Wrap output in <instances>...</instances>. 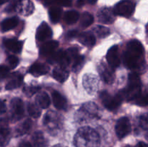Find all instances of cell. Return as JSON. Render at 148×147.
<instances>
[{"label": "cell", "instance_id": "484cf974", "mask_svg": "<svg viewBox=\"0 0 148 147\" xmlns=\"http://www.w3.org/2000/svg\"><path fill=\"white\" fill-rule=\"evenodd\" d=\"M18 18L17 17H10V18L5 19L1 23V30L6 32L14 28L18 24Z\"/></svg>", "mask_w": 148, "mask_h": 147}, {"label": "cell", "instance_id": "8fae6325", "mask_svg": "<svg viewBox=\"0 0 148 147\" xmlns=\"http://www.w3.org/2000/svg\"><path fill=\"white\" fill-rule=\"evenodd\" d=\"M49 59H48V61H49V63H59L60 65V66L62 67L65 68L67 65L69 64V63L71 62L70 59H69V56L67 55L66 51H64V50H59V51L53 53L49 56Z\"/></svg>", "mask_w": 148, "mask_h": 147}, {"label": "cell", "instance_id": "e0dca14e", "mask_svg": "<svg viewBox=\"0 0 148 147\" xmlns=\"http://www.w3.org/2000/svg\"><path fill=\"white\" fill-rule=\"evenodd\" d=\"M10 138V131L7 126L6 120H0V146L7 145Z\"/></svg>", "mask_w": 148, "mask_h": 147}, {"label": "cell", "instance_id": "ab89813d", "mask_svg": "<svg viewBox=\"0 0 148 147\" xmlns=\"http://www.w3.org/2000/svg\"><path fill=\"white\" fill-rule=\"evenodd\" d=\"M97 1L98 0H77V6L82 7L84 4H86V3L93 5V4H95L97 2Z\"/></svg>", "mask_w": 148, "mask_h": 147}, {"label": "cell", "instance_id": "4dcf8cb0", "mask_svg": "<svg viewBox=\"0 0 148 147\" xmlns=\"http://www.w3.org/2000/svg\"><path fill=\"white\" fill-rule=\"evenodd\" d=\"M94 21L93 16L89 12H84L80 18V26L82 28H86L92 24Z\"/></svg>", "mask_w": 148, "mask_h": 147}, {"label": "cell", "instance_id": "b9f144b4", "mask_svg": "<svg viewBox=\"0 0 148 147\" xmlns=\"http://www.w3.org/2000/svg\"><path fill=\"white\" fill-rule=\"evenodd\" d=\"M78 32L77 30H71L69 31V33H67V37L69 38H72V37H77L78 35Z\"/></svg>", "mask_w": 148, "mask_h": 147}, {"label": "cell", "instance_id": "836d02e7", "mask_svg": "<svg viewBox=\"0 0 148 147\" xmlns=\"http://www.w3.org/2000/svg\"><path fill=\"white\" fill-rule=\"evenodd\" d=\"M84 63V56L78 55L76 58L73 60V65H72V69L75 71H78L82 67V65Z\"/></svg>", "mask_w": 148, "mask_h": 147}, {"label": "cell", "instance_id": "f546056e", "mask_svg": "<svg viewBox=\"0 0 148 147\" xmlns=\"http://www.w3.org/2000/svg\"><path fill=\"white\" fill-rule=\"evenodd\" d=\"M23 76H21V75L16 76L15 77L12 78L11 80L9 81V82L6 85V89H7V90H12V89H17V88H18L21 85V84L23 83Z\"/></svg>", "mask_w": 148, "mask_h": 147}, {"label": "cell", "instance_id": "8d00e7d4", "mask_svg": "<svg viewBox=\"0 0 148 147\" xmlns=\"http://www.w3.org/2000/svg\"><path fill=\"white\" fill-rule=\"evenodd\" d=\"M136 101V103L139 105H141V106H145L147 104V95L145 94V95H142L141 93H140L138 95V96L134 99Z\"/></svg>", "mask_w": 148, "mask_h": 147}, {"label": "cell", "instance_id": "4316f807", "mask_svg": "<svg viewBox=\"0 0 148 147\" xmlns=\"http://www.w3.org/2000/svg\"><path fill=\"white\" fill-rule=\"evenodd\" d=\"M79 18V14L76 10H69L65 12L64 15V22L68 24H72L76 22Z\"/></svg>", "mask_w": 148, "mask_h": 147}, {"label": "cell", "instance_id": "bcb514c9", "mask_svg": "<svg viewBox=\"0 0 148 147\" xmlns=\"http://www.w3.org/2000/svg\"><path fill=\"white\" fill-rule=\"evenodd\" d=\"M8 1L9 0H0V5L4 4V3H6L7 1Z\"/></svg>", "mask_w": 148, "mask_h": 147}, {"label": "cell", "instance_id": "cb8c5ba5", "mask_svg": "<svg viewBox=\"0 0 148 147\" xmlns=\"http://www.w3.org/2000/svg\"><path fill=\"white\" fill-rule=\"evenodd\" d=\"M33 146L34 147H47V141L40 131H36L32 137Z\"/></svg>", "mask_w": 148, "mask_h": 147}, {"label": "cell", "instance_id": "f1b7e54d", "mask_svg": "<svg viewBox=\"0 0 148 147\" xmlns=\"http://www.w3.org/2000/svg\"><path fill=\"white\" fill-rule=\"evenodd\" d=\"M32 126V121L30 119L26 120L23 122H22L20 125L17 128L15 131V133L17 136H20L24 134L29 132Z\"/></svg>", "mask_w": 148, "mask_h": 147}, {"label": "cell", "instance_id": "7dc6e473", "mask_svg": "<svg viewBox=\"0 0 148 147\" xmlns=\"http://www.w3.org/2000/svg\"><path fill=\"white\" fill-rule=\"evenodd\" d=\"M53 147H66V146H64L62 145H56V146H54Z\"/></svg>", "mask_w": 148, "mask_h": 147}, {"label": "cell", "instance_id": "8992f818", "mask_svg": "<svg viewBox=\"0 0 148 147\" xmlns=\"http://www.w3.org/2000/svg\"><path fill=\"white\" fill-rule=\"evenodd\" d=\"M135 10V3L132 0H122L119 1L114 9L115 15L129 17L132 16Z\"/></svg>", "mask_w": 148, "mask_h": 147}, {"label": "cell", "instance_id": "4fadbf2b", "mask_svg": "<svg viewBox=\"0 0 148 147\" xmlns=\"http://www.w3.org/2000/svg\"><path fill=\"white\" fill-rule=\"evenodd\" d=\"M98 72L100 74L101 79L105 83L111 84L114 82V73L112 68L108 66L105 63H101L98 67Z\"/></svg>", "mask_w": 148, "mask_h": 147}, {"label": "cell", "instance_id": "d6986e66", "mask_svg": "<svg viewBox=\"0 0 148 147\" xmlns=\"http://www.w3.org/2000/svg\"><path fill=\"white\" fill-rule=\"evenodd\" d=\"M4 45L6 48L14 53H19L23 48V42L17 39H6L4 40Z\"/></svg>", "mask_w": 148, "mask_h": 147}, {"label": "cell", "instance_id": "9a60e30c", "mask_svg": "<svg viewBox=\"0 0 148 147\" xmlns=\"http://www.w3.org/2000/svg\"><path fill=\"white\" fill-rule=\"evenodd\" d=\"M98 19L104 24H111L115 20V14L111 8L103 7L98 11Z\"/></svg>", "mask_w": 148, "mask_h": 147}, {"label": "cell", "instance_id": "f6af8a7d", "mask_svg": "<svg viewBox=\"0 0 148 147\" xmlns=\"http://www.w3.org/2000/svg\"><path fill=\"white\" fill-rule=\"evenodd\" d=\"M135 147H147V145L144 142H139Z\"/></svg>", "mask_w": 148, "mask_h": 147}, {"label": "cell", "instance_id": "d6a6232c", "mask_svg": "<svg viewBox=\"0 0 148 147\" xmlns=\"http://www.w3.org/2000/svg\"><path fill=\"white\" fill-rule=\"evenodd\" d=\"M93 31L100 38H103L107 37L110 34V30L108 27L101 25H98L93 28Z\"/></svg>", "mask_w": 148, "mask_h": 147}, {"label": "cell", "instance_id": "60d3db41", "mask_svg": "<svg viewBox=\"0 0 148 147\" xmlns=\"http://www.w3.org/2000/svg\"><path fill=\"white\" fill-rule=\"evenodd\" d=\"M140 125L143 127V128L147 129V118L146 116H142L140 119Z\"/></svg>", "mask_w": 148, "mask_h": 147}, {"label": "cell", "instance_id": "9c48e42d", "mask_svg": "<svg viewBox=\"0 0 148 147\" xmlns=\"http://www.w3.org/2000/svg\"><path fill=\"white\" fill-rule=\"evenodd\" d=\"M10 108L11 119L12 121H17L23 118L24 115V105L22 99L20 98H14L11 101Z\"/></svg>", "mask_w": 148, "mask_h": 147}, {"label": "cell", "instance_id": "603a6c76", "mask_svg": "<svg viewBox=\"0 0 148 147\" xmlns=\"http://www.w3.org/2000/svg\"><path fill=\"white\" fill-rule=\"evenodd\" d=\"M69 75V71L66 70V68L62 67V66L56 68L53 71V77L61 83L64 82L68 79Z\"/></svg>", "mask_w": 148, "mask_h": 147}, {"label": "cell", "instance_id": "277c9868", "mask_svg": "<svg viewBox=\"0 0 148 147\" xmlns=\"http://www.w3.org/2000/svg\"><path fill=\"white\" fill-rule=\"evenodd\" d=\"M141 91V82L140 78L137 73L130 74L128 81V87L125 91L121 92L122 97H126L128 100H134Z\"/></svg>", "mask_w": 148, "mask_h": 147}, {"label": "cell", "instance_id": "ee69618b", "mask_svg": "<svg viewBox=\"0 0 148 147\" xmlns=\"http://www.w3.org/2000/svg\"><path fill=\"white\" fill-rule=\"evenodd\" d=\"M18 147H33L31 144L28 142V141H22L20 144H19Z\"/></svg>", "mask_w": 148, "mask_h": 147}, {"label": "cell", "instance_id": "7a4b0ae2", "mask_svg": "<svg viewBox=\"0 0 148 147\" xmlns=\"http://www.w3.org/2000/svg\"><path fill=\"white\" fill-rule=\"evenodd\" d=\"M74 143L76 147H100L101 139L95 130L90 127H82L75 134Z\"/></svg>", "mask_w": 148, "mask_h": 147}, {"label": "cell", "instance_id": "ffe728a7", "mask_svg": "<svg viewBox=\"0 0 148 147\" xmlns=\"http://www.w3.org/2000/svg\"><path fill=\"white\" fill-rule=\"evenodd\" d=\"M49 71V66L42 63H35L30 66L29 69V72L35 76H40L41 75L46 74Z\"/></svg>", "mask_w": 148, "mask_h": 147}, {"label": "cell", "instance_id": "7c38bea8", "mask_svg": "<svg viewBox=\"0 0 148 147\" xmlns=\"http://www.w3.org/2000/svg\"><path fill=\"white\" fill-rule=\"evenodd\" d=\"M15 11L23 16H29L34 11V5L30 0H19L16 3Z\"/></svg>", "mask_w": 148, "mask_h": 147}, {"label": "cell", "instance_id": "5bb4252c", "mask_svg": "<svg viewBox=\"0 0 148 147\" xmlns=\"http://www.w3.org/2000/svg\"><path fill=\"white\" fill-rule=\"evenodd\" d=\"M108 65L112 69L117 68L120 65V58L119 55V47L114 46L108 50L106 56Z\"/></svg>", "mask_w": 148, "mask_h": 147}, {"label": "cell", "instance_id": "2e32d148", "mask_svg": "<svg viewBox=\"0 0 148 147\" xmlns=\"http://www.w3.org/2000/svg\"><path fill=\"white\" fill-rule=\"evenodd\" d=\"M52 36V30L49 24L43 22L38 27L36 33V38L39 41H45Z\"/></svg>", "mask_w": 148, "mask_h": 147}, {"label": "cell", "instance_id": "d4e9b609", "mask_svg": "<svg viewBox=\"0 0 148 147\" xmlns=\"http://www.w3.org/2000/svg\"><path fill=\"white\" fill-rule=\"evenodd\" d=\"M36 102L40 108L46 109L49 108L51 104L50 97L46 92H41L36 97Z\"/></svg>", "mask_w": 148, "mask_h": 147}, {"label": "cell", "instance_id": "7bdbcfd3", "mask_svg": "<svg viewBox=\"0 0 148 147\" xmlns=\"http://www.w3.org/2000/svg\"><path fill=\"white\" fill-rule=\"evenodd\" d=\"M6 112V105L3 101L0 100V115Z\"/></svg>", "mask_w": 148, "mask_h": 147}, {"label": "cell", "instance_id": "7402d4cb", "mask_svg": "<svg viewBox=\"0 0 148 147\" xmlns=\"http://www.w3.org/2000/svg\"><path fill=\"white\" fill-rule=\"evenodd\" d=\"M58 46H59V43L56 40L47 41L40 47V54L43 55V56H50L51 53H53V51L58 47Z\"/></svg>", "mask_w": 148, "mask_h": 147}, {"label": "cell", "instance_id": "e575fe53", "mask_svg": "<svg viewBox=\"0 0 148 147\" xmlns=\"http://www.w3.org/2000/svg\"><path fill=\"white\" fill-rule=\"evenodd\" d=\"M46 4H56L57 5L69 7L72 4V0H43Z\"/></svg>", "mask_w": 148, "mask_h": 147}, {"label": "cell", "instance_id": "f35d334b", "mask_svg": "<svg viewBox=\"0 0 148 147\" xmlns=\"http://www.w3.org/2000/svg\"><path fill=\"white\" fill-rule=\"evenodd\" d=\"M10 72V69L6 66H0V80L7 77Z\"/></svg>", "mask_w": 148, "mask_h": 147}, {"label": "cell", "instance_id": "ba28073f", "mask_svg": "<svg viewBox=\"0 0 148 147\" xmlns=\"http://www.w3.org/2000/svg\"><path fill=\"white\" fill-rule=\"evenodd\" d=\"M83 86L88 93L93 95L98 92L100 86V81L98 76L92 74H87L83 76Z\"/></svg>", "mask_w": 148, "mask_h": 147}, {"label": "cell", "instance_id": "5b68a950", "mask_svg": "<svg viewBox=\"0 0 148 147\" xmlns=\"http://www.w3.org/2000/svg\"><path fill=\"white\" fill-rule=\"evenodd\" d=\"M99 118L98 108L92 102L84 104L77 110L75 115V119L79 122Z\"/></svg>", "mask_w": 148, "mask_h": 147}, {"label": "cell", "instance_id": "52a82bcc", "mask_svg": "<svg viewBox=\"0 0 148 147\" xmlns=\"http://www.w3.org/2000/svg\"><path fill=\"white\" fill-rule=\"evenodd\" d=\"M101 99L104 106L108 110L112 111L117 109V108L121 105L123 97L120 93L112 97L108 92L104 91L101 94Z\"/></svg>", "mask_w": 148, "mask_h": 147}, {"label": "cell", "instance_id": "1f68e13d", "mask_svg": "<svg viewBox=\"0 0 148 147\" xmlns=\"http://www.w3.org/2000/svg\"><path fill=\"white\" fill-rule=\"evenodd\" d=\"M27 112L29 115L34 118H37L40 117L41 114V108L35 103H29L27 105Z\"/></svg>", "mask_w": 148, "mask_h": 147}, {"label": "cell", "instance_id": "44dd1931", "mask_svg": "<svg viewBox=\"0 0 148 147\" xmlns=\"http://www.w3.org/2000/svg\"><path fill=\"white\" fill-rule=\"evenodd\" d=\"M52 100L54 106L59 110H65L66 108L67 102L66 99L59 92H53L52 93Z\"/></svg>", "mask_w": 148, "mask_h": 147}, {"label": "cell", "instance_id": "83f0119b", "mask_svg": "<svg viewBox=\"0 0 148 147\" xmlns=\"http://www.w3.org/2000/svg\"><path fill=\"white\" fill-rule=\"evenodd\" d=\"M62 12V10L59 7L54 6V7H51L49 11V18H50L51 21L53 23H57L60 20Z\"/></svg>", "mask_w": 148, "mask_h": 147}, {"label": "cell", "instance_id": "6da1fadb", "mask_svg": "<svg viewBox=\"0 0 148 147\" xmlns=\"http://www.w3.org/2000/svg\"><path fill=\"white\" fill-rule=\"evenodd\" d=\"M144 47L139 40H132L127 44L124 56V63L130 69H139L143 63Z\"/></svg>", "mask_w": 148, "mask_h": 147}, {"label": "cell", "instance_id": "74e56055", "mask_svg": "<svg viewBox=\"0 0 148 147\" xmlns=\"http://www.w3.org/2000/svg\"><path fill=\"white\" fill-rule=\"evenodd\" d=\"M7 62H8L10 69H14L18 65L19 59L17 56L12 55V56H8V58H7Z\"/></svg>", "mask_w": 148, "mask_h": 147}, {"label": "cell", "instance_id": "3957f363", "mask_svg": "<svg viewBox=\"0 0 148 147\" xmlns=\"http://www.w3.org/2000/svg\"><path fill=\"white\" fill-rule=\"evenodd\" d=\"M63 124V118L55 111H49L43 118V125L52 135H55L61 130Z\"/></svg>", "mask_w": 148, "mask_h": 147}, {"label": "cell", "instance_id": "d590c367", "mask_svg": "<svg viewBox=\"0 0 148 147\" xmlns=\"http://www.w3.org/2000/svg\"><path fill=\"white\" fill-rule=\"evenodd\" d=\"M39 89H40V87H39V86H33V85H31V86H25V87L24 88V89H23V91H24V93L26 95H27V96H32V95H33L34 94H36Z\"/></svg>", "mask_w": 148, "mask_h": 147}, {"label": "cell", "instance_id": "30bf717a", "mask_svg": "<svg viewBox=\"0 0 148 147\" xmlns=\"http://www.w3.org/2000/svg\"><path fill=\"white\" fill-rule=\"evenodd\" d=\"M115 131L119 139H122L127 136L131 131V124L130 120L126 117H123L119 119L116 124Z\"/></svg>", "mask_w": 148, "mask_h": 147}, {"label": "cell", "instance_id": "ac0fdd59", "mask_svg": "<svg viewBox=\"0 0 148 147\" xmlns=\"http://www.w3.org/2000/svg\"><path fill=\"white\" fill-rule=\"evenodd\" d=\"M77 37L79 43L87 47H92L95 44L96 40L95 35L90 32H85L78 34Z\"/></svg>", "mask_w": 148, "mask_h": 147}]
</instances>
